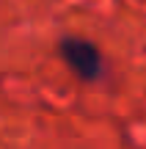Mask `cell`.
<instances>
[{"label":"cell","instance_id":"cell-1","mask_svg":"<svg viewBox=\"0 0 146 149\" xmlns=\"http://www.w3.org/2000/svg\"><path fill=\"white\" fill-rule=\"evenodd\" d=\"M61 58L83 80H97L102 72V55H99L97 44H91L88 39H77V36L64 39L61 42Z\"/></svg>","mask_w":146,"mask_h":149}]
</instances>
